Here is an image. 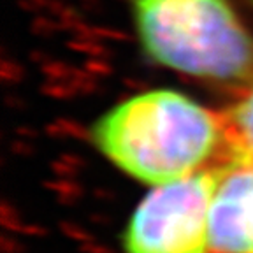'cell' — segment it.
<instances>
[{"label": "cell", "mask_w": 253, "mask_h": 253, "mask_svg": "<svg viewBox=\"0 0 253 253\" xmlns=\"http://www.w3.org/2000/svg\"><path fill=\"white\" fill-rule=\"evenodd\" d=\"M90 134L109 162L155 186L199 172L223 146L220 116L172 90H151L118 104Z\"/></svg>", "instance_id": "1"}, {"label": "cell", "mask_w": 253, "mask_h": 253, "mask_svg": "<svg viewBox=\"0 0 253 253\" xmlns=\"http://www.w3.org/2000/svg\"><path fill=\"white\" fill-rule=\"evenodd\" d=\"M139 41L164 67L218 83L253 78V36L227 0H130Z\"/></svg>", "instance_id": "2"}, {"label": "cell", "mask_w": 253, "mask_h": 253, "mask_svg": "<svg viewBox=\"0 0 253 253\" xmlns=\"http://www.w3.org/2000/svg\"><path fill=\"white\" fill-rule=\"evenodd\" d=\"M223 166L160 185L132 214L125 253H211L210 211Z\"/></svg>", "instance_id": "3"}, {"label": "cell", "mask_w": 253, "mask_h": 253, "mask_svg": "<svg viewBox=\"0 0 253 253\" xmlns=\"http://www.w3.org/2000/svg\"><path fill=\"white\" fill-rule=\"evenodd\" d=\"M221 166L210 211L211 253H253V167Z\"/></svg>", "instance_id": "4"}, {"label": "cell", "mask_w": 253, "mask_h": 253, "mask_svg": "<svg viewBox=\"0 0 253 253\" xmlns=\"http://www.w3.org/2000/svg\"><path fill=\"white\" fill-rule=\"evenodd\" d=\"M220 118L225 155L221 164L253 167V88Z\"/></svg>", "instance_id": "5"}, {"label": "cell", "mask_w": 253, "mask_h": 253, "mask_svg": "<svg viewBox=\"0 0 253 253\" xmlns=\"http://www.w3.org/2000/svg\"><path fill=\"white\" fill-rule=\"evenodd\" d=\"M252 2H253V0H252Z\"/></svg>", "instance_id": "6"}]
</instances>
